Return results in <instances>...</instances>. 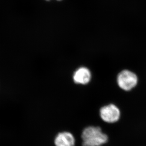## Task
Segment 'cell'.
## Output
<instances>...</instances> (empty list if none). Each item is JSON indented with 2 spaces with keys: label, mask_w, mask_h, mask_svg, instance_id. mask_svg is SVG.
<instances>
[{
  "label": "cell",
  "mask_w": 146,
  "mask_h": 146,
  "mask_svg": "<svg viewBox=\"0 0 146 146\" xmlns=\"http://www.w3.org/2000/svg\"><path fill=\"white\" fill-rule=\"evenodd\" d=\"M99 115L104 121L108 123H113L120 119L121 111L116 105L110 104L101 108Z\"/></svg>",
  "instance_id": "cell-3"
},
{
  "label": "cell",
  "mask_w": 146,
  "mask_h": 146,
  "mask_svg": "<svg viewBox=\"0 0 146 146\" xmlns=\"http://www.w3.org/2000/svg\"><path fill=\"white\" fill-rule=\"evenodd\" d=\"M138 81L136 75L130 70H123L117 76L118 85L121 90L125 91H130L134 88Z\"/></svg>",
  "instance_id": "cell-2"
},
{
  "label": "cell",
  "mask_w": 146,
  "mask_h": 146,
  "mask_svg": "<svg viewBox=\"0 0 146 146\" xmlns=\"http://www.w3.org/2000/svg\"><path fill=\"white\" fill-rule=\"evenodd\" d=\"M46 1H50V0H46ZM57 1H60L61 0H57Z\"/></svg>",
  "instance_id": "cell-6"
},
{
  "label": "cell",
  "mask_w": 146,
  "mask_h": 146,
  "mask_svg": "<svg viewBox=\"0 0 146 146\" xmlns=\"http://www.w3.org/2000/svg\"><path fill=\"white\" fill-rule=\"evenodd\" d=\"M91 79V72L86 67L79 68L73 74V80L76 84L86 85L90 82Z\"/></svg>",
  "instance_id": "cell-4"
},
{
  "label": "cell",
  "mask_w": 146,
  "mask_h": 146,
  "mask_svg": "<svg viewBox=\"0 0 146 146\" xmlns=\"http://www.w3.org/2000/svg\"><path fill=\"white\" fill-rule=\"evenodd\" d=\"M54 144L56 146H74L75 139L70 132H61L56 137Z\"/></svg>",
  "instance_id": "cell-5"
},
{
  "label": "cell",
  "mask_w": 146,
  "mask_h": 146,
  "mask_svg": "<svg viewBox=\"0 0 146 146\" xmlns=\"http://www.w3.org/2000/svg\"><path fill=\"white\" fill-rule=\"evenodd\" d=\"M81 137L82 146H101L108 141V137L100 127L91 126L84 129Z\"/></svg>",
  "instance_id": "cell-1"
}]
</instances>
